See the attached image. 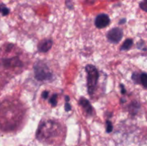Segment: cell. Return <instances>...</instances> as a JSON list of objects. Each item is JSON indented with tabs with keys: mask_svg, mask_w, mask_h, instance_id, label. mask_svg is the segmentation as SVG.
<instances>
[{
	"mask_svg": "<svg viewBox=\"0 0 147 146\" xmlns=\"http://www.w3.org/2000/svg\"><path fill=\"white\" fill-rule=\"evenodd\" d=\"M86 71L87 72L88 92L90 95H92L94 92L99 78L98 71L93 64H88L86 67Z\"/></svg>",
	"mask_w": 147,
	"mask_h": 146,
	"instance_id": "1",
	"label": "cell"
},
{
	"mask_svg": "<svg viewBox=\"0 0 147 146\" xmlns=\"http://www.w3.org/2000/svg\"><path fill=\"white\" fill-rule=\"evenodd\" d=\"M34 72L36 79L40 81L50 80L53 77L49 67L41 61L37 62L35 63L34 66Z\"/></svg>",
	"mask_w": 147,
	"mask_h": 146,
	"instance_id": "2",
	"label": "cell"
},
{
	"mask_svg": "<svg viewBox=\"0 0 147 146\" xmlns=\"http://www.w3.org/2000/svg\"><path fill=\"white\" fill-rule=\"evenodd\" d=\"M123 36V29L119 27H115L112 29L106 34L108 40L110 42L113 43V44H117L121 40Z\"/></svg>",
	"mask_w": 147,
	"mask_h": 146,
	"instance_id": "3",
	"label": "cell"
},
{
	"mask_svg": "<svg viewBox=\"0 0 147 146\" xmlns=\"http://www.w3.org/2000/svg\"><path fill=\"white\" fill-rule=\"evenodd\" d=\"M110 24V18L106 14H99L95 19V25L97 28H105Z\"/></svg>",
	"mask_w": 147,
	"mask_h": 146,
	"instance_id": "4",
	"label": "cell"
},
{
	"mask_svg": "<svg viewBox=\"0 0 147 146\" xmlns=\"http://www.w3.org/2000/svg\"><path fill=\"white\" fill-rule=\"evenodd\" d=\"M79 104L81 105V107H83V110H85V112H86L88 115H93V107H92L90 102H89L87 99L85 98V97H80V100H79Z\"/></svg>",
	"mask_w": 147,
	"mask_h": 146,
	"instance_id": "5",
	"label": "cell"
},
{
	"mask_svg": "<svg viewBox=\"0 0 147 146\" xmlns=\"http://www.w3.org/2000/svg\"><path fill=\"white\" fill-rule=\"evenodd\" d=\"M53 46V41L51 40H45L42 41L37 46V50L40 52H47Z\"/></svg>",
	"mask_w": 147,
	"mask_h": 146,
	"instance_id": "6",
	"label": "cell"
},
{
	"mask_svg": "<svg viewBox=\"0 0 147 146\" xmlns=\"http://www.w3.org/2000/svg\"><path fill=\"white\" fill-rule=\"evenodd\" d=\"M132 45H133V40L131 39H127L123 43L122 46L121 47L120 50L121 51H126V50H129L132 47Z\"/></svg>",
	"mask_w": 147,
	"mask_h": 146,
	"instance_id": "7",
	"label": "cell"
},
{
	"mask_svg": "<svg viewBox=\"0 0 147 146\" xmlns=\"http://www.w3.org/2000/svg\"><path fill=\"white\" fill-rule=\"evenodd\" d=\"M146 79L147 75L146 72H142V74H139V82H140V84H142L145 88L146 87Z\"/></svg>",
	"mask_w": 147,
	"mask_h": 146,
	"instance_id": "8",
	"label": "cell"
},
{
	"mask_svg": "<svg viewBox=\"0 0 147 146\" xmlns=\"http://www.w3.org/2000/svg\"><path fill=\"white\" fill-rule=\"evenodd\" d=\"M57 94H54L50 99V103L53 107H55L57 105Z\"/></svg>",
	"mask_w": 147,
	"mask_h": 146,
	"instance_id": "9",
	"label": "cell"
},
{
	"mask_svg": "<svg viewBox=\"0 0 147 146\" xmlns=\"http://www.w3.org/2000/svg\"><path fill=\"white\" fill-rule=\"evenodd\" d=\"M113 130V125L110 120H107L106 121V132L108 133H110Z\"/></svg>",
	"mask_w": 147,
	"mask_h": 146,
	"instance_id": "10",
	"label": "cell"
},
{
	"mask_svg": "<svg viewBox=\"0 0 147 146\" xmlns=\"http://www.w3.org/2000/svg\"><path fill=\"white\" fill-rule=\"evenodd\" d=\"M140 7L142 9H143L144 11H146V0H144L143 2L141 3Z\"/></svg>",
	"mask_w": 147,
	"mask_h": 146,
	"instance_id": "11",
	"label": "cell"
},
{
	"mask_svg": "<svg viewBox=\"0 0 147 146\" xmlns=\"http://www.w3.org/2000/svg\"><path fill=\"white\" fill-rule=\"evenodd\" d=\"M9 13V9L7 8V7H4V9H3L2 11H1V14H2L3 16L7 15Z\"/></svg>",
	"mask_w": 147,
	"mask_h": 146,
	"instance_id": "12",
	"label": "cell"
},
{
	"mask_svg": "<svg viewBox=\"0 0 147 146\" xmlns=\"http://www.w3.org/2000/svg\"><path fill=\"white\" fill-rule=\"evenodd\" d=\"M65 110L67 112L71 110V105L68 102H65Z\"/></svg>",
	"mask_w": 147,
	"mask_h": 146,
	"instance_id": "13",
	"label": "cell"
},
{
	"mask_svg": "<svg viewBox=\"0 0 147 146\" xmlns=\"http://www.w3.org/2000/svg\"><path fill=\"white\" fill-rule=\"evenodd\" d=\"M42 95L43 98L47 99L49 96V92L48 91H44L42 92Z\"/></svg>",
	"mask_w": 147,
	"mask_h": 146,
	"instance_id": "14",
	"label": "cell"
},
{
	"mask_svg": "<svg viewBox=\"0 0 147 146\" xmlns=\"http://www.w3.org/2000/svg\"><path fill=\"white\" fill-rule=\"evenodd\" d=\"M121 93L122 94H125L126 93V89H125L123 84H121Z\"/></svg>",
	"mask_w": 147,
	"mask_h": 146,
	"instance_id": "15",
	"label": "cell"
},
{
	"mask_svg": "<svg viewBox=\"0 0 147 146\" xmlns=\"http://www.w3.org/2000/svg\"><path fill=\"white\" fill-rule=\"evenodd\" d=\"M4 7H5V6H4V4H0V12H1V11H2L3 9H4Z\"/></svg>",
	"mask_w": 147,
	"mask_h": 146,
	"instance_id": "16",
	"label": "cell"
},
{
	"mask_svg": "<svg viewBox=\"0 0 147 146\" xmlns=\"http://www.w3.org/2000/svg\"><path fill=\"white\" fill-rule=\"evenodd\" d=\"M65 102H68L69 100H70V97L67 95V96H65Z\"/></svg>",
	"mask_w": 147,
	"mask_h": 146,
	"instance_id": "17",
	"label": "cell"
},
{
	"mask_svg": "<svg viewBox=\"0 0 147 146\" xmlns=\"http://www.w3.org/2000/svg\"><path fill=\"white\" fill-rule=\"evenodd\" d=\"M126 21V19H122L121 21L120 22H119V24H123V23L126 22V21Z\"/></svg>",
	"mask_w": 147,
	"mask_h": 146,
	"instance_id": "18",
	"label": "cell"
}]
</instances>
